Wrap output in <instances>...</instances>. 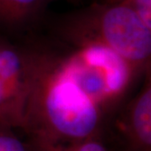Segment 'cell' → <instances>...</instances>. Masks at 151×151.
Here are the masks:
<instances>
[{
    "label": "cell",
    "mask_w": 151,
    "mask_h": 151,
    "mask_svg": "<svg viewBox=\"0 0 151 151\" xmlns=\"http://www.w3.org/2000/svg\"><path fill=\"white\" fill-rule=\"evenodd\" d=\"M77 1H79V0H77Z\"/></svg>",
    "instance_id": "7c38bea8"
},
{
    "label": "cell",
    "mask_w": 151,
    "mask_h": 151,
    "mask_svg": "<svg viewBox=\"0 0 151 151\" xmlns=\"http://www.w3.org/2000/svg\"><path fill=\"white\" fill-rule=\"evenodd\" d=\"M122 3L133 9L146 25L151 28V0H125Z\"/></svg>",
    "instance_id": "9c48e42d"
},
{
    "label": "cell",
    "mask_w": 151,
    "mask_h": 151,
    "mask_svg": "<svg viewBox=\"0 0 151 151\" xmlns=\"http://www.w3.org/2000/svg\"><path fill=\"white\" fill-rule=\"evenodd\" d=\"M125 0H106V3L108 4H119V3H122Z\"/></svg>",
    "instance_id": "30bf717a"
},
{
    "label": "cell",
    "mask_w": 151,
    "mask_h": 151,
    "mask_svg": "<svg viewBox=\"0 0 151 151\" xmlns=\"http://www.w3.org/2000/svg\"><path fill=\"white\" fill-rule=\"evenodd\" d=\"M42 49L13 43L0 35V123L24 131Z\"/></svg>",
    "instance_id": "277c9868"
},
{
    "label": "cell",
    "mask_w": 151,
    "mask_h": 151,
    "mask_svg": "<svg viewBox=\"0 0 151 151\" xmlns=\"http://www.w3.org/2000/svg\"><path fill=\"white\" fill-rule=\"evenodd\" d=\"M50 0H0V32L21 35L32 29Z\"/></svg>",
    "instance_id": "8992f818"
},
{
    "label": "cell",
    "mask_w": 151,
    "mask_h": 151,
    "mask_svg": "<svg viewBox=\"0 0 151 151\" xmlns=\"http://www.w3.org/2000/svg\"><path fill=\"white\" fill-rule=\"evenodd\" d=\"M68 1H70V2H76V1H77V0H68Z\"/></svg>",
    "instance_id": "8fae6325"
},
{
    "label": "cell",
    "mask_w": 151,
    "mask_h": 151,
    "mask_svg": "<svg viewBox=\"0 0 151 151\" xmlns=\"http://www.w3.org/2000/svg\"><path fill=\"white\" fill-rule=\"evenodd\" d=\"M109 117L71 80L59 55L42 49L24 133L35 143L69 144L103 139Z\"/></svg>",
    "instance_id": "6da1fadb"
},
{
    "label": "cell",
    "mask_w": 151,
    "mask_h": 151,
    "mask_svg": "<svg viewBox=\"0 0 151 151\" xmlns=\"http://www.w3.org/2000/svg\"><path fill=\"white\" fill-rule=\"evenodd\" d=\"M55 33L72 47L101 45L141 70L150 66L151 28L124 3L93 4L58 19Z\"/></svg>",
    "instance_id": "7a4b0ae2"
},
{
    "label": "cell",
    "mask_w": 151,
    "mask_h": 151,
    "mask_svg": "<svg viewBox=\"0 0 151 151\" xmlns=\"http://www.w3.org/2000/svg\"><path fill=\"white\" fill-rule=\"evenodd\" d=\"M27 137V136H26ZM0 151H38L31 139H24L16 129L0 123Z\"/></svg>",
    "instance_id": "ba28073f"
},
{
    "label": "cell",
    "mask_w": 151,
    "mask_h": 151,
    "mask_svg": "<svg viewBox=\"0 0 151 151\" xmlns=\"http://www.w3.org/2000/svg\"><path fill=\"white\" fill-rule=\"evenodd\" d=\"M32 142L36 146L38 151H114L103 139L98 138L69 144H45Z\"/></svg>",
    "instance_id": "52a82bcc"
},
{
    "label": "cell",
    "mask_w": 151,
    "mask_h": 151,
    "mask_svg": "<svg viewBox=\"0 0 151 151\" xmlns=\"http://www.w3.org/2000/svg\"><path fill=\"white\" fill-rule=\"evenodd\" d=\"M72 48L68 54L59 55L60 65L110 119L124 102L136 78L145 70H141L104 45H85Z\"/></svg>",
    "instance_id": "3957f363"
},
{
    "label": "cell",
    "mask_w": 151,
    "mask_h": 151,
    "mask_svg": "<svg viewBox=\"0 0 151 151\" xmlns=\"http://www.w3.org/2000/svg\"><path fill=\"white\" fill-rule=\"evenodd\" d=\"M140 90L108 121L103 139L110 138L114 151H151V65Z\"/></svg>",
    "instance_id": "5b68a950"
}]
</instances>
